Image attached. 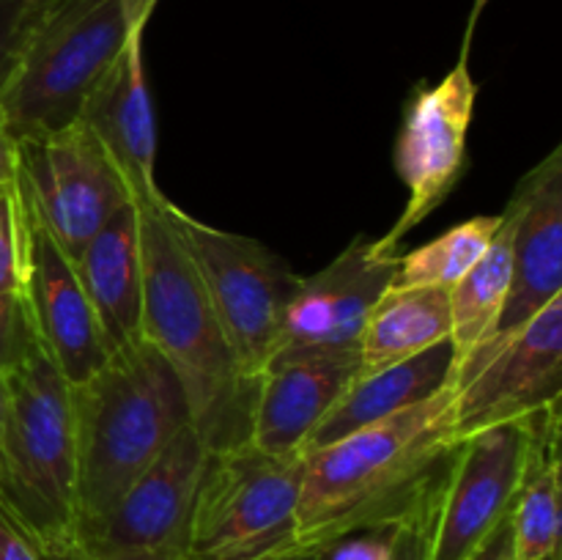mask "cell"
<instances>
[{"label":"cell","mask_w":562,"mask_h":560,"mask_svg":"<svg viewBox=\"0 0 562 560\" xmlns=\"http://www.w3.org/2000/svg\"><path fill=\"white\" fill-rule=\"evenodd\" d=\"M456 388L302 453L296 547L322 549L368 527H390L439 481L456 434Z\"/></svg>","instance_id":"obj_1"},{"label":"cell","mask_w":562,"mask_h":560,"mask_svg":"<svg viewBox=\"0 0 562 560\" xmlns=\"http://www.w3.org/2000/svg\"><path fill=\"white\" fill-rule=\"evenodd\" d=\"M143 335L184 388L190 426L212 453L250 443L258 379L236 360L159 192L140 201Z\"/></svg>","instance_id":"obj_2"},{"label":"cell","mask_w":562,"mask_h":560,"mask_svg":"<svg viewBox=\"0 0 562 560\" xmlns=\"http://www.w3.org/2000/svg\"><path fill=\"white\" fill-rule=\"evenodd\" d=\"M71 412L80 547L130 483L190 426V406L173 368L140 340L110 355L86 382L71 384Z\"/></svg>","instance_id":"obj_3"},{"label":"cell","mask_w":562,"mask_h":560,"mask_svg":"<svg viewBox=\"0 0 562 560\" xmlns=\"http://www.w3.org/2000/svg\"><path fill=\"white\" fill-rule=\"evenodd\" d=\"M0 437V503L47 555L77 547L71 384L44 351L9 373Z\"/></svg>","instance_id":"obj_4"},{"label":"cell","mask_w":562,"mask_h":560,"mask_svg":"<svg viewBox=\"0 0 562 560\" xmlns=\"http://www.w3.org/2000/svg\"><path fill=\"white\" fill-rule=\"evenodd\" d=\"M146 27L130 0H53L0 97L11 135L64 130L80 119L88 93Z\"/></svg>","instance_id":"obj_5"},{"label":"cell","mask_w":562,"mask_h":560,"mask_svg":"<svg viewBox=\"0 0 562 560\" xmlns=\"http://www.w3.org/2000/svg\"><path fill=\"white\" fill-rule=\"evenodd\" d=\"M302 456L252 448L209 453L190 514L184 560H274L296 552Z\"/></svg>","instance_id":"obj_6"},{"label":"cell","mask_w":562,"mask_h":560,"mask_svg":"<svg viewBox=\"0 0 562 560\" xmlns=\"http://www.w3.org/2000/svg\"><path fill=\"white\" fill-rule=\"evenodd\" d=\"M168 217L201 275L236 360L245 373L261 377L278 351L285 311L302 278L252 236L203 223L170 201Z\"/></svg>","instance_id":"obj_7"},{"label":"cell","mask_w":562,"mask_h":560,"mask_svg":"<svg viewBox=\"0 0 562 560\" xmlns=\"http://www.w3.org/2000/svg\"><path fill=\"white\" fill-rule=\"evenodd\" d=\"M14 141V184L20 198L75 261L110 214L132 201L130 192L97 137L80 121Z\"/></svg>","instance_id":"obj_8"},{"label":"cell","mask_w":562,"mask_h":560,"mask_svg":"<svg viewBox=\"0 0 562 560\" xmlns=\"http://www.w3.org/2000/svg\"><path fill=\"white\" fill-rule=\"evenodd\" d=\"M477 82L470 71V33L461 58L434 86H420L404 110L395 170L406 187V206L393 228L373 239L379 253H398L401 239L437 212L459 181L467 159V135L475 115Z\"/></svg>","instance_id":"obj_9"},{"label":"cell","mask_w":562,"mask_h":560,"mask_svg":"<svg viewBox=\"0 0 562 560\" xmlns=\"http://www.w3.org/2000/svg\"><path fill=\"white\" fill-rule=\"evenodd\" d=\"M538 415L494 423L459 439L439 489L428 560H470L519 494Z\"/></svg>","instance_id":"obj_10"},{"label":"cell","mask_w":562,"mask_h":560,"mask_svg":"<svg viewBox=\"0 0 562 560\" xmlns=\"http://www.w3.org/2000/svg\"><path fill=\"white\" fill-rule=\"evenodd\" d=\"M459 439L536 415L562 395V296L497 344L477 346L456 366Z\"/></svg>","instance_id":"obj_11"},{"label":"cell","mask_w":562,"mask_h":560,"mask_svg":"<svg viewBox=\"0 0 562 560\" xmlns=\"http://www.w3.org/2000/svg\"><path fill=\"white\" fill-rule=\"evenodd\" d=\"M209 453L212 450L195 428H181L77 549L97 555L154 552L184 558L192 503Z\"/></svg>","instance_id":"obj_12"},{"label":"cell","mask_w":562,"mask_h":560,"mask_svg":"<svg viewBox=\"0 0 562 560\" xmlns=\"http://www.w3.org/2000/svg\"><path fill=\"white\" fill-rule=\"evenodd\" d=\"M20 206L22 225H25L22 296L31 311L42 351L53 360L66 382L80 384L108 362V346L77 278L75 261L60 250L58 242L47 234L22 198Z\"/></svg>","instance_id":"obj_13"},{"label":"cell","mask_w":562,"mask_h":560,"mask_svg":"<svg viewBox=\"0 0 562 560\" xmlns=\"http://www.w3.org/2000/svg\"><path fill=\"white\" fill-rule=\"evenodd\" d=\"M398 253H379L357 236L338 258L300 280L283 318L280 351L357 349L362 324L379 296L393 285Z\"/></svg>","instance_id":"obj_14"},{"label":"cell","mask_w":562,"mask_h":560,"mask_svg":"<svg viewBox=\"0 0 562 560\" xmlns=\"http://www.w3.org/2000/svg\"><path fill=\"white\" fill-rule=\"evenodd\" d=\"M514 214L510 245V291L503 316L492 338L481 346L497 344L552 300L562 296V148H552L525 179L516 184L505 203ZM477 349V346H475Z\"/></svg>","instance_id":"obj_15"},{"label":"cell","mask_w":562,"mask_h":560,"mask_svg":"<svg viewBox=\"0 0 562 560\" xmlns=\"http://www.w3.org/2000/svg\"><path fill=\"white\" fill-rule=\"evenodd\" d=\"M360 373L357 349L280 351L258 379L252 448L269 456H302L318 423Z\"/></svg>","instance_id":"obj_16"},{"label":"cell","mask_w":562,"mask_h":560,"mask_svg":"<svg viewBox=\"0 0 562 560\" xmlns=\"http://www.w3.org/2000/svg\"><path fill=\"white\" fill-rule=\"evenodd\" d=\"M143 33L132 31L119 58L88 93L80 124L97 137L135 203L157 198V119L143 66Z\"/></svg>","instance_id":"obj_17"},{"label":"cell","mask_w":562,"mask_h":560,"mask_svg":"<svg viewBox=\"0 0 562 560\" xmlns=\"http://www.w3.org/2000/svg\"><path fill=\"white\" fill-rule=\"evenodd\" d=\"M86 300L99 324L108 355L146 340L143 335L140 217L135 201L110 214L75 258Z\"/></svg>","instance_id":"obj_18"},{"label":"cell","mask_w":562,"mask_h":560,"mask_svg":"<svg viewBox=\"0 0 562 560\" xmlns=\"http://www.w3.org/2000/svg\"><path fill=\"white\" fill-rule=\"evenodd\" d=\"M456 366H459V355H456L453 340L448 338L409 360L382 368V371L357 373L355 382L344 390L327 417L318 423L305 453L335 443L357 428L384 421L406 406L431 399L434 393L453 384Z\"/></svg>","instance_id":"obj_19"},{"label":"cell","mask_w":562,"mask_h":560,"mask_svg":"<svg viewBox=\"0 0 562 560\" xmlns=\"http://www.w3.org/2000/svg\"><path fill=\"white\" fill-rule=\"evenodd\" d=\"M450 338L448 289H401L390 285L362 324L357 355L360 373L404 362Z\"/></svg>","instance_id":"obj_20"},{"label":"cell","mask_w":562,"mask_h":560,"mask_svg":"<svg viewBox=\"0 0 562 560\" xmlns=\"http://www.w3.org/2000/svg\"><path fill=\"white\" fill-rule=\"evenodd\" d=\"M560 401L538 415L530 461L510 508L516 560L560 555Z\"/></svg>","instance_id":"obj_21"},{"label":"cell","mask_w":562,"mask_h":560,"mask_svg":"<svg viewBox=\"0 0 562 560\" xmlns=\"http://www.w3.org/2000/svg\"><path fill=\"white\" fill-rule=\"evenodd\" d=\"M510 245L514 214L499 212V228L481 261L450 289V340L459 360L492 338L510 291Z\"/></svg>","instance_id":"obj_22"},{"label":"cell","mask_w":562,"mask_h":560,"mask_svg":"<svg viewBox=\"0 0 562 560\" xmlns=\"http://www.w3.org/2000/svg\"><path fill=\"white\" fill-rule=\"evenodd\" d=\"M499 214H481L453 225L417 250L398 256L393 285L401 289H453L492 245Z\"/></svg>","instance_id":"obj_23"},{"label":"cell","mask_w":562,"mask_h":560,"mask_svg":"<svg viewBox=\"0 0 562 560\" xmlns=\"http://www.w3.org/2000/svg\"><path fill=\"white\" fill-rule=\"evenodd\" d=\"M53 0H0V97Z\"/></svg>","instance_id":"obj_24"},{"label":"cell","mask_w":562,"mask_h":560,"mask_svg":"<svg viewBox=\"0 0 562 560\" xmlns=\"http://www.w3.org/2000/svg\"><path fill=\"white\" fill-rule=\"evenodd\" d=\"M42 351L31 311L22 294H0V377H9L16 368Z\"/></svg>","instance_id":"obj_25"},{"label":"cell","mask_w":562,"mask_h":560,"mask_svg":"<svg viewBox=\"0 0 562 560\" xmlns=\"http://www.w3.org/2000/svg\"><path fill=\"white\" fill-rule=\"evenodd\" d=\"M25 278V225L14 181L0 187V294H22Z\"/></svg>","instance_id":"obj_26"},{"label":"cell","mask_w":562,"mask_h":560,"mask_svg":"<svg viewBox=\"0 0 562 560\" xmlns=\"http://www.w3.org/2000/svg\"><path fill=\"white\" fill-rule=\"evenodd\" d=\"M448 470V467H445ZM442 478L401 516L393 525V558L390 560H428V544H431L434 516H437L439 489H442Z\"/></svg>","instance_id":"obj_27"},{"label":"cell","mask_w":562,"mask_h":560,"mask_svg":"<svg viewBox=\"0 0 562 560\" xmlns=\"http://www.w3.org/2000/svg\"><path fill=\"white\" fill-rule=\"evenodd\" d=\"M393 558V525L346 533L318 549L316 560H390Z\"/></svg>","instance_id":"obj_28"},{"label":"cell","mask_w":562,"mask_h":560,"mask_svg":"<svg viewBox=\"0 0 562 560\" xmlns=\"http://www.w3.org/2000/svg\"><path fill=\"white\" fill-rule=\"evenodd\" d=\"M0 560H47V552L27 536L25 527L0 503Z\"/></svg>","instance_id":"obj_29"},{"label":"cell","mask_w":562,"mask_h":560,"mask_svg":"<svg viewBox=\"0 0 562 560\" xmlns=\"http://www.w3.org/2000/svg\"><path fill=\"white\" fill-rule=\"evenodd\" d=\"M470 560H516L514 533H510V514L497 525V530L472 552Z\"/></svg>","instance_id":"obj_30"},{"label":"cell","mask_w":562,"mask_h":560,"mask_svg":"<svg viewBox=\"0 0 562 560\" xmlns=\"http://www.w3.org/2000/svg\"><path fill=\"white\" fill-rule=\"evenodd\" d=\"M16 176V141L11 135L5 115L0 110V187L11 184Z\"/></svg>","instance_id":"obj_31"},{"label":"cell","mask_w":562,"mask_h":560,"mask_svg":"<svg viewBox=\"0 0 562 560\" xmlns=\"http://www.w3.org/2000/svg\"><path fill=\"white\" fill-rule=\"evenodd\" d=\"M47 560H184V558H173V555H154V552L97 555V552H82V549H71V552L47 555Z\"/></svg>","instance_id":"obj_32"},{"label":"cell","mask_w":562,"mask_h":560,"mask_svg":"<svg viewBox=\"0 0 562 560\" xmlns=\"http://www.w3.org/2000/svg\"><path fill=\"white\" fill-rule=\"evenodd\" d=\"M157 3L159 0H130V9L137 20L148 22V16H151V11L157 9Z\"/></svg>","instance_id":"obj_33"},{"label":"cell","mask_w":562,"mask_h":560,"mask_svg":"<svg viewBox=\"0 0 562 560\" xmlns=\"http://www.w3.org/2000/svg\"><path fill=\"white\" fill-rule=\"evenodd\" d=\"M5 410H9V379L0 377V437H3Z\"/></svg>","instance_id":"obj_34"},{"label":"cell","mask_w":562,"mask_h":560,"mask_svg":"<svg viewBox=\"0 0 562 560\" xmlns=\"http://www.w3.org/2000/svg\"><path fill=\"white\" fill-rule=\"evenodd\" d=\"M318 549H296V552H289V555H280V558L274 560H316Z\"/></svg>","instance_id":"obj_35"},{"label":"cell","mask_w":562,"mask_h":560,"mask_svg":"<svg viewBox=\"0 0 562 560\" xmlns=\"http://www.w3.org/2000/svg\"><path fill=\"white\" fill-rule=\"evenodd\" d=\"M552 560H560V555H554V558Z\"/></svg>","instance_id":"obj_36"}]
</instances>
